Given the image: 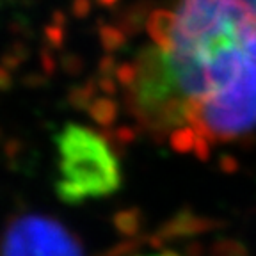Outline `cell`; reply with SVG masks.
Listing matches in <instances>:
<instances>
[{"label":"cell","instance_id":"obj_6","mask_svg":"<svg viewBox=\"0 0 256 256\" xmlns=\"http://www.w3.org/2000/svg\"><path fill=\"white\" fill-rule=\"evenodd\" d=\"M224 222L219 219H212L206 216H198L188 208H184L180 212H176L172 217H169L166 222L160 224L156 230L166 242L169 240H182V238H192V236L204 235L214 230L222 228Z\"/></svg>","mask_w":256,"mask_h":256},{"label":"cell","instance_id":"obj_10","mask_svg":"<svg viewBox=\"0 0 256 256\" xmlns=\"http://www.w3.org/2000/svg\"><path fill=\"white\" fill-rule=\"evenodd\" d=\"M96 91H98V80H88L86 84L73 86L68 91L66 100L75 110H88L91 104L96 100Z\"/></svg>","mask_w":256,"mask_h":256},{"label":"cell","instance_id":"obj_16","mask_svg":"<svg viewBox=\"0 0 256 256\" xmlns=\"http://www.w3.org/2000/svg\"><path fill=\"white\" fill-rule=\"evenodd\" d=\"M210 153H212V140L200 132L196 148H194V156H196L198 160H201V162H206V160L210 158Z\"/></svg>","mask_w":256,"mask_h":256},{"label":"cell","instance_id":"obj_3","mask_svg":"<svg viewBox=\"0 0 256 256\" xmlns=\"http://www.w3.org/2000/svg\"><path fill=\"white\" fill-rule=\"evenodd\" d=\"M169 48L174 56H192L232 38L256 34V0H182Z\"/></svg>","mask_w":256,"mask_h":256},{"label":"cell","instance_id":"obj_18","mask_svg":"<svg viewBox=\"0 0 256 256\" xmlns=\"http://www.w3.org/2000/svg\"><path fill=\"white\" fill-rule=\"evenodd\" d=\"M118 82L114 76H100L98 78V91L104 92V96H114L118 91H120V88H118Z\"/></svg>","mask_w":256,"mask_h":256},{"label":"cell","instance_id":"obj_27","mask_svg":"<svg viewBox=\"0 0 256 256\" xmlns=\"http://www.w3.org/2000/svg\"><path fill=\"white\" fill-rule=\"evenodd\" d=\"M98 2H100L102 6H110V4H114L116 0H98Z\"/></svg>","mask_w":256,"mask_h":256},{"label":"cell","instance_id":"obj_5","mask_svg":"<svg viewBox=\"0 0 256 256\" xmlns=\"http://www.w3.org/2000/svg\"><path fill=\"white\" fill-rule=\"evenodd\" d=\"M4 256H84L76 236L44 216L16 217L4 236Z\"/></svg>","mask_w":256,"mask_h":256},{"label":"cell","instance_id":"obj_1","mask_svg":"<svg viewBox=\"0 0 256 256\" xmlns=\"http://www.w3.org/2000/svg\"><path fill=\"white\" fill-rule=\"evenodd\" d=\"M136 84L124 91V105L155 140L188 124L192 102L182 91L168 54L156 44L142 48L136 59Z\"/></svg>","mask_w":256,"mask_h":256},{"label":"cell","instance_id":"obj_2","mask_svg":"<svg viewBox=\"0 0 256 256\" xmlns=\"http://www.w3.org/2000/svg\"><path fill=\"white\" fill-rule=\"evenodd\" d=\"M60 178L56 192L62 203L78 204L108 196L121 185L118 156L100 134L68 123L56 137Z\"/></svg>","mask_w":256,"mask_h":256},{"label":"cell","instance_id":"obj_26","mask_svg":"<svg viewBox=\"0 0 256 256\" xmlns=\"http://www.w3.org/2000/svg\"><path fill=\"white\" fill-rule=\"evenodd\" d=\"M24 82L30 86V88H38V86L44 84V78H43V75H28L24 78Z\"/></svg>","mask_w":256,"mask_h":256},{"label":"cell","instance_id":"obj_11","mask_svg":"<svg viewBox=\"0 0 256 256\" xmlns=\"http://www.w3.org/2000/svg\"><path fill=\"white\" fill-rule=\"evenodd\" d=\"M198 137H200V132L192 124H184V126L176 128L174 132H171V136L168 137L169 146L171 150H174L176 153H194V148H196Z\"/></svg>","mask_w":256,"mask_h":256},{"label":"cell","instance_id":"obj_22","mask_svg":"<svg viewBox=\"0 0 256 256\" xmlns=\"http://www.w3.org/2000/svg\"><path fill=\"white\" fill-rule=\"evenodd\" d=\"M72 9L76 18H84V16H88L89 11H91V2H89V0H75Z\"/></svg>","mask_w":256,"mask_h":256},{"label":"cell","instance_id":"obj_9","mask_svg":"<svg viewBox=\"0 0 256 256\" xmlns=\"http://www.w3.org/2000/svg\"><path fill=\"white\" fill-rule=\"evenodd\" d=\"M112 224H114L116 232L124 238H136L139 236V232L142 228V212L136 206L118 210L112 217Z\"/></svg>","mask_w":256,"mask_h":256},{"label":"cell","instance_id":"obj_23","mask_svg":"<svg viewBox=\"0 0 256 256\" xmlns=\"http://www.w3.org/2000/svg\"><path fill=\"white\" fill-rule=\"evenodd\" d=\"M204 248L198 242V240H190L185 244V256H203Z\"/></svg>","mask_w":256,"mask_h":256},{"label":"cell","instance_id":"obj_28","mask_svg":"<svg viewBox=\"0 0 256 256\" xmlns=\"http://www.w3.org/2000/svg\"><path fill=\"white\" fill-rule=\"evenodd\" d=\"M136 256H139V254H136Z\"/></svg>","mask_w":256,"mask_h":256},{"label":"cell","instance_id":"obj_12","mask_svg":"<svg viewBox=\"0 0 256 256\" xmlns=\"http://www.w3.org/2000/svg\"><path fill=\"white\" fill-rule=\"evenodd\" d=\"M210 256H251L240 240L235 238H217L210 249H208Z\"/></svg>","mask_w":256,"mask_h":256},{"label":"cell","instance_id":"obj_21","mask_svg":"<svg viewBox=\"0 0 256 256\" xmlns=\"http://www.w3.org/2000/svg\"><path fill=\"white\" fill-rule=\"evenodd\" d=\"M60 66L68 75H78L80 70H82V60L76 56H66L62 59V62H60Z\"/></svg>","mask_w":256,"mask_h":256},{"label":"cell","instance_id":"obj_4","mask_svg":"<svg viewBox=\"0 0 256 256\" xmlns=\"http://www.w3.org/2000/svg\"><path fill=\"white\" fill-rule=\"evenodd\" d=\"M188 124L212 140H232L256 126V34L246 41L236 75L220 91L192 104Z\"/></svg>","mask_w":256,"mask_h":256},{"label":"cell","instance_id":"obj_25","mask_svg":"<svg viewBox=\"0 0 256 256\" xmlns=\"http://www.w3.org/2000/svg\"><path fill=\"white\" fill-rule=\"evenodd\" d=\"M0 86H2V89H4V91H8V89L12 86L11 72H9V70L2 68V72H0Z\"/></svg>","mask_w":256,"mask_h":256},{"label":"cell","instance_id":"obj_20","mask_svg":"<svg viewBox=\"0 0 256 256\" xmlns=\"http://www.w3.org/2000/svg\"><path fill=\"white\" fill-rule=\"evenodd\" d=\"M238 168H240L238 160H236L233 155H220L219 169L224 172V174H235V172L238 171Z\"/></svg>","mask_w":256,"mask_h":256},{"label":"cell","instance_id":"obj_7","mask_svg":"<svg viewBox=\"0 0 256 256\" xmlns=\"http://www.w3.org/2000/svg\"><path fill=\"white\" fill-rule=\"evenodd\" d=\"M174 22V11H166V9H158V11L152 12L148 16V20H146V30H148L150 38H152V43L162 48L164 52L169 48V43H171Z\"/></svg>","mask_w":256,"mask_h":256},{"label":"cell","instance_id":"obj_13","mask_svg":"<svg viewBox=\"0 0 256 256\" xmlns=\"http://www.w3.org/2000/svg\"><path fill=\"white\" fill-rule=\"evenodd\" d=\"M126 41V34L123 32V28L112 27V25H104L100 28V43L104 46L105 52L114 54L118 52Z\"/></svg>","mask_w":256,"mask_h":256},{"label":"cell","instance_id":"obj_15","mask_svg":"<svg viewBox=\"0 0 256 256\" xmlns=\"http://www.w3.org/2000/svg\"><path fill=\"white\" fill-rule=\"evenodd\" d=\"M25 57H27V50H25L22 44H14V46H11V50L6 54V57H4V68L6 70L18 68V66H20V64L25 60Z\"/></svg>","mask_w":256,"mask_h":256},{"label":"cell","instance_id":"obj_14","mask_svg":"<svg viewBox=\"0 0 256 256\" xmlns=\"http://www.w3.org/2000/svg\"><path fill=\"white\" fill-rule=\"evenodd\" d=\"M116 82L121 86V88L126 91L130 89L134 84H136V78H137V68L136 64H128V62H123L118 66L116 70V75H114Z\"/></svg>","mask_w":256,"mask_h":256},{"label":"cell","instance_id":"obj_19","mask_svg":"<svg viewBox=\"0 0 256 256\" xmlns=\"http://www.w3.org/2000/svg\"><path fill=\"white\" fill-rule=\"evenodd\" d=\"M118 66H120V64H116V59H114V56L107 54V56L100 59L98 70H100V75L102 76H114V75H116Z\"/></svg>","mask_w":256,"mask_h":256},{"label":"cell","instance_id":"obj_24","mask_svg":"<svg viewBox=\"0 0 256 256\" xmlns=\"http://www.w3.org/2000/svg\"><path fill=\"white\" fill-rule=\"evenodd\" d=\"M41 66H43V72L46 73V75H52L57 68V62L54 60V57L50 56V54L44 52L43 56H41Z\"/></svg>","mask_w":256,"mask_h":256},{"label":"cell","instance_id":"obj_17","mask_svg":"<svg viewBox=\"0 0 256 256\" xmlns=\"http://www.w3.org/2000/svg\"><path fill=\"white\" fill-rule=\"evenodd\" d=\"M44 38L54 48H59L62 44L64 34H62V27L60 25H50V27L44 28Z\"/></svg>","mask_w":256,"mask_h":256},{"label":"cell","instance_id":"obj_8","mask_svg":"<svg viewBox=\"0 0 256 256\" xmlns=\"http://www.w3.org/2000/svg\"><path fill=\"white\" fill-rule=\"evenodd\" d=\"M88 114L98 126L112 128V124L116 123L120 116V105L110 96H98L88 108Z\"/></svg>","mask_w":256,"mask_h":256}]
</instances>
